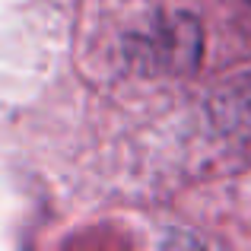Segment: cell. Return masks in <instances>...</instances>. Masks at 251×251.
<instances>
[{
    "instance_id": "cell-1",
    "label": "cell",
    "mask_w": 251,
    "mask_h": 251,
    "mask_svg": "<svg viewBox=\"0 0 251 251\" xmlns=\"http://www.w3.org/2000/svg\"><path fill=\"white\" fill-rule=\"evenodd\" d=\"M232 105H235V124H242V130L251 137V76L242 83V92L232 96Z\"/></svg>"
}]
</instances>
